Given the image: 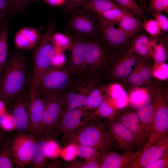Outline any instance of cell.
Segmentation results:
<instances>
[{"mask_svg":"<svg viewBox=\"0 0 168 168\" xmlns=\"http://www.w3.org/2000/svg\"><path fill=\"white\" fill-rule=\"evenodd\" d=\"M26 59L14 54L7 59L0 77V100L9 105L24 91L26 81Z\"/></svg>","mask_w":168,"mask_h":168,"instance_id":"cell-1","label":"cell"},{"mask_svg":"<svg viewBox=\"0 0 168 168\" xmlns=\"http://www.w3.org/2000/svg\"><path fill=\"white\" fill-rule=\"evenodd\" d=\"M64 138L69 143L93 147L100 151L110 150L114 146L110 134L105 124L101 122L85 124Z\"/></svg>","mask_w":168,"mask_h":168,"instance_id":"cell-2","label":"cell"},{"mask_svg":"<svg viewBox=\"0 0 168 168\" xmlns=\"http://www.w3.org/2000/svg\"><path fill=\"white\" fill-rule=\"evenodd\" d=\"M155 85L154 113L152 128L148 140L142 148L149 147L168 137L167 102L161 84L156 82Z\"/></svg>","mask_w":168,"mask_h":168,"instance_id":"cell-3","label":"cell"},{"mask_svg":"<svg viewBox=\"0 0 168 168\" xmlns=\"http://www.w3.org/2000/svg\"><path fill=\"white\" fill-rule=\"evenodd\" d=\"M55 27L54 21H51L40 40L34 54L32 78L35 85L42 76L52 67V61L55 49L51 40Z\"/></svg>","mask_w":168,"mask_h":168,"instance_id":"cell-4","label":"cell"},{"mask_svg":"<svg viewBox=\"0 0 168 168\" xmlns=\"http://www.w3.org/2000/svg\"><path fill=\"white\" fill-rule=\"evenodd\" d=\"M43 99L44 108L39 138L55 140L59 136L60 122L65 110L63 100L61 96Z\"/></svg>","mask_w":168,"mask_h":168,"instance_id":"cell-5","label":"cell"},{"mask_svg":"<svg viewBox=\"0 0 168 168\" xmlns=\"http://www.w3.org/2000/svg\"><path fill=\"white\" fill-rule=\"evenodd\" d=\"M70 77L66 72L52 67L40 78L35 85L43 99L61 96L69 86Z\"/></svg>","mask_w":168,"mask_h":168,"instance_id":"cell-6","label":"cell"},{"mask_svg":"<svg viewBox=\"0 0 168 168\" xmlns=\"http://www.w3.org/2000/svg\"><path fill=\"white\" fill-rule=\"evenodd\" d=\"M109 63V55L104 47L95 41L87 42L84 73L96 77L106 74Z\"/></svg>","mask_w":168,"mask_h":168,"instance_id":"cell-7","label":"cell"},{"mask_svg":"<svg viewBox=\"0 0 168 168\" xmlns=\"http://www.w3.org/2000/svg\"><path fill=\"white\" fill-rule=\"evenodd\" d=\"M28 84L27 98L30 131L37 139L40 136L44 104L43 98L34 84L32 77L30 78Z\"/></svg>","mask_w":168,"mask_h":168,"instance_id":"cell-8","label":"cell"},{"mask_svg":"<svg viewBox=\"0 0 168 168\" xmlns=\"http://www.w3.org/2000/svg\"><path fill=\"white\" fill-rule=\"evenodd\" d=\"M37 142L31 134L19 132L11 139V150L15 162L21 168L30 164Z\"/></svg>","mask_w":168,"mask_h":168,"instance_id":"cell-9","label":"cell"},{"mask_svg":"<svg viewBox=\"0 0 168 168\" xmlns=\"http://www.w3.org/2000/svg\"><path fill=\"white\" fill-rule=\"evenodd\" d=\"M118 54L115 57L109 56L106 75L114 80L124 82L134 69L140 56L127 50Z\"/></svg>","mask_w":168,"mask_h":168,"instance_id":"cell-10","label":"cell"},{"mask_svg":"<svg viewBox=\"0 0 168 168\" xmlns=\"http://www.w3.org/2000/svg\"><path fill=\"white\" fill-rule=\"evenodd\" d=\"M98 25L103 40L112 49H121L131 37L119 27L118 23L109 21L100 16Z\"/></svg>","mask_w":168,"mask_h":168,"instance_id":"cell-11","label":"cell"},{"mask_svg":"<svg viewBox=\"0 0 168 168\" xmlns=\"http://www.w3.org/2000/svg\"><path fill=\"white\" fill-rule=\"evenodd\" d=\"M106 127L113 142V145L125 152H134L137 146L131 133L122 123L114 120H108Z\"/></svg>","mask_w":168,"mask_h":168,"instance_id":"cell-12","label":"cell"},{"mask_svg":"<svg viewBox=\"0 0 168 168\" xmlns=\"http://www.w3.org/2000/svg\"><path fill=\"white\" fill-rule=\"evenodd\" d=\"M168 149V137L149 147L142 148L141 153L126 168H145L160 158Z\"/></svg>","mask_w":168,"mask_h":168,"instance_id":"cell-13","label":"cell"},{"mask_svg":"<svg viewBox=\"0 0 168 168\" xmlns=\"http://www.w3.org/2000/svg\"><path fill=\"white\" fill-rule=\"evenodd\" d=\"M91 111L84 107L64 110L61 119L59 130L60 133L65 137L72 134L86 121L83 117L88 116Z\"/></svg>","mask_w":168,"mask_h":168,"instance_id":"cell-14","label":"cell"},{"mask_svg":"<svg viewBox=\"0 0 168 168\" xmlns=\"http://www.w3.org/2000/svg\"><path fill=\"white\" fill-rule=\"evenodd\" d=\"M118 121L122 123L133 135L137 145L142 147L147 142L146 136L140 122L136 111H124L116 115Z\"/></svg>","mask_w":168,"mask_h":168,"instance_id":"cell-15","label":"cell"},{"mask_svg":"<svg viewBox=\"0 0 168 168\" xmlns=\"http://www.w3.org/2000/svg\"><path fill=\"white\" fill-rule=\"evenodd\" d=\"M100 152L101 168H126L141 153V151L122 153L110 150L100 151Z\"/></svg>","mask_w":168,"mask_h":168,"instance_id":"cell-16","label":"cell"},{"mask_svg":"<svg viewBox=\"0 0 168 168\" xmlns=\"http://www.w3.org/2000/svg\"><path fill=\"white\" fill-rule=\"evenodd\" d=\"M71 40L69 67L72 72L80 75L84 72L87 42L75 38Z\"/></svg>","mask_w":168,"mask_h":168,"instance_id":"cell-17","label":"cell"},{"mask_svg":"<svg viewBox=\"0 0 168 168\" xmlns=\"http://www.w3.org/2000/svg\"><path fill=\"white\" fill-rule=\"evenodd\" d=\"M24 91L14 101L12 114L15 129L19 132L26 133L30 131V123L27 96Z\"/></svg>","mask_w":168,"mask_h":168,"instance_id":"cell-18","label":"cell"},{"mask_svg":"<svg viewBox=\"0 0 168 168\" xmlns=\"http://www.w3.org/2000/svg\"><path fill=\"white\" fill-rule=\"evenodd\" d=\"M128 96V105L137 110L153 100L155 96V88L153 86L134 87Z\"/></svg>","mask_w":168,"mask_h":168,"instance_id":"cell-19","label":"cell"},{"mask_svg":"<svg viewBox=\"0 0 168 168\" xmlns=\"http://www.w3.org/2000/svg\"><path fill=\"white\" fill-rule=\"evenodd\" d=\"M38 31L32 27L26 26L20 29L15 34L14 42L19 49H28L34 47L40 41Z\"/></svg>","mask_w":168,"mask_h":168,"instance_id":"cell-20","label":"cell"},{"mask_svg":"<svg viewBox=\"0 0 168 168\" xmlns=\"http://www.w3.org/2000/svg\"><path fill=\"white\" fill-rule=\"evenodd\" d=\"M127 51L147 58H151L150 47L151 38L145 34H136L132 37Z\"/></svg>","mask_w":168,"mask_h":168,"instance_id":"cell-21","label":"cell"},{"mask_svg":"<svg viewBox=\"0 0 168 168\" xmlns=\"http://www.w3.org/2000/svg\"><path fill=\"white\" fill-rule=\"evenodd\" d=\"M105 90V95L117 109H122L128 105V95L120 84H113Z\"/></svg>","mask_w":168,"mask_h":168,"instance_id":"cell-22","label":"cell"},{"mask_svg":"<svg viewBox=\"0 0 168 168\" xmlns=\"http://www.w3.org/2000/svg\"><path fill=\"white\" fill-rule=\"evenodd\" d=\"M154 99L150 103L138 109L136 111L141 125L148 139L153 123L154 113Z\"/></svg>","mask_w":168,"mask_h":168,"instance_id":"cell-23","label":"cell"},{"mask_svg":"<svg viewBox=\"0 0 168 168\" xmlns=\"http://www.w3.org/2000/svg\"><path fill=\"white\" fill-rule=\"evenodd\" d=\"M68 25L72 29L83 34H92L95 30L93 21L86 15H76L73 16L70 20Z\"/></svg>","mask_w":168,"mask_h":168,"instance_id":"cell-24","label":"cell"},{"mask_svg":"<svg viewBox=\"0 0 168 168\" xmlns=\"http://www.w3.org/2000/svg\"><path fill=\"white\" fill-rule=\"evenodd\" d=\"M119 112V110L114 106L105 95L104 100L99 107L91 112L89 115L85 119L87 121L95 117H98L107 119L110 121H113L115 119L116 115Z\"/></svg>","mask_w":168,"mask_h":168,"instance_id":"cell-25","label":"cell"},{"mask_svg":"<svg viewBox=\"0 0 168 168\" xmlns=\"http://www.w3.org/2000/svg\"><path fill=\"white\" fill-rule=\"evenodd\" d=\"M118 24L119 27L131 37L142 28V23L139 20L128 11Z\"/></svg>","mask_w":168,"mask_h":168,"instance_id":"cell-26","label":"cell"},{"mask_svg":"<svg viewBox=\"0 0 168 168\" xmlns=\"http://www.w3.org/2000/svg\"><path fill=\"white\" fill-rule=\"evenodd\" d=\"M119 7L112 0H85L81 6L83 10H90L98 14Z\"/></svg>","mask_w":168,"mask_h":168,"instance_id":"cell-27","label":"cell"},{"mask_svg":"<svg viewBox=\"0 0 168 168\" xmlns=\"http://www.w3.org/2000/svg\"><path fill=\"white\" fill-rule=\"evenodd\" d=\"M64 110H67L84 107L87 104L88 95L83 92H70L64 98L62 97Z\"/></svg>","mask_w":168,"mask_h":168,"instance_id":"cell-28","label":"cell"},{"mask_svg":"<svg viewBox=\"0 0 168 168\" xmlns=\"http://www.w3.org/2000/svg\"><path fill=\"white\" fill-rule=\"evenodd\" d=\"M151 58L154 63L166 62L168 58L166 47L164 42L157 38H151L150 47Z\"/></svg>","mask_w":168,"mask_h":168,"instance_id":"cell-29","label":"cell"},{"mask_svg":"<svg viewBox=\"0 0 168 168\" xmlns=\"http://www.w3.org/2000/svg\"><path fill=\"white\" fill-rule=\"evenodd\" d=\"M47 140L40 138H37L30 163L33 168H42L45 165L48 159L45 151Z\"/></svg>","mask_w":168,"mask_h":168,"instance_id":"cell-30","label":"cell"},{"mask_svg":"<svg viewBox=\"0 0 168 168\" xmlns=\"http://www.w3.org/2000/svg\"><path fill=\"white\" fill-rule=\"evenodd\" d=\"M8 21L6 20L0 31V77L7 59Z\"/></svg>","mask_w":168,"mask_h":168,"instance_id":"cell-31","label":"cell"},{"mask_svg":"<svg viewBox=\"0 0 168 168\" xmlns=\"http://www.w3.org/2000/svg\"><path fill=\"white\" fill-rule=\"evenodd\" d=\"M11 139L4 142L0 147V168H12L14 164L11 150Z\"/></svg>","mask_w":168,"mask_h":168,"instance_id":"cell-32","label":"cell"},{"mask_svg":"<svg viewBox=\"0 0 168 168\" xmlns=\"http://www.w3.org/2000/svg\"><path fill=\"white\" fill-rule=\"evenodd\" d=\"M147 58L140 57L136 66L142 77L149 86H153L152 83V68L153 65Z\"/></svg>","mask_w":168,"mask_h":168,"instance_id":"cell-33","label":"cell"},{"mask_svg":"<svg viewBox=\"0 0 168 168\" xmlns=\"http://www.w3.org/2000/svg\"><path fill=\"white\" fill-rule=\"evenodd\" d=\"M102 89L99 88L92 89L88 96L87 104L84 107L90 111H93L98 108L101 104L105 97Z\"/></svg>","mask_w":168,"mask_h":168,"instance_id":"cell-34","label":"cell"},{"mask_svg":"<svg viewBox=\"0 0 168 168\" xmlns=\"http://www.w3.org/2000/svg\"><path fill=\"white\" fill-rule=\"evenodd\" d=\"M77 156L86 160L95 159L99 161L100 152L95 148L77 144Z\"/></svg>","mask_w":168,"mask_h":168,"instance_id":"cell-35","label":"cell"},{"mask_svg":"<svg viewBox=\"0 0 168 168\" xmlns=\"http://www.w3.org/2000/svg\"><path fill=\"white\" fill-rule=\"evenodd\" d=\"M51 40L56 50L63 51L69 49L71 45V39L62 33H54L52 36Z\"/></svg>","mask_w":168,"mask_h":168,"instance_id":"cell-36","label":"cell"},{"mask_svg":"<svg viewBox=\"0 0 168 168\" xmlns=\"http://www.w3.org/2000/svg\"><path fill=\"white\" fill-rule=\"evenodd\" d=\"M127 11L119 7L112 8L100 13L98 15L106 20L118 23Z\"/></svg>","mask_w":168,"mask_h":168,"instance_id":"cell-37","label":"cell"},{"mask_svg":"<svg viewBox=\"0 0 168 168\" xmlns=\"http://www.w3.org/2000/svg\"><path fill=\"white\" fill-rule=\"evenodd\" d=\"M122 8L133 14L143 17V13L141 8L138 5L135 0H112Z\"/></svg>","mask_w":168,"mask_h":168,"instance_id":"cell-38","label":"cell"},{"mask_svg":"<svg viewBox=\"0 0 168 168\" xmlns=\"http://www.w3.org/2000/svg\"><path fill=\"white\" fill-rule=\"evenodd\" d=\"M124 82L133 88L137 86H149L146 82L137 68L136 65L133 71Z\"/></svg>","mask_w":168,"mask_h":168,"instance_id":"cell-39","label":"cell"},{"mask_svg":"<svg viewBox=\"0 0 168 168\" xmlns=\"http://www.w3.org/2000/svg\"><path fill=\"white\" fill-rule=\"evenodd\" d=\"M62 149L55 140H47L45 145V151L47 158H58L60 156Z\"/></svg>","mask_w":168,"mask_h":168,"instance_id":"cell-40","label":"cell"},{"mask_svg":"<svg viewBox=\"0 0 168 168\" xmlns=\"http://www.w3.org/2000/svg\"><path fill=\"white\" fill-rule=\"evenodd\" d=\"M168 64L166 63H154L152 68L153 77L159 80H165L168 78Z\"/></svg>","mask_w":168,"mask_h":168,"instance_id":"cell-41","label":"cell"},{"mask_svg":"<svg viewBox=\"0 0 168 168\" xmlns=\"http://www.w3.org/2000/svg\"><path fill=\"white\" fill-rule=\"evenodd\" d=\"M142 28L153 38H157L162 33V31L154 19L144 20L142 24Z\"/></svg>","mask_w":168,"mask_h":168,"instance_id":"cell-42","label":"cell"},{"mask_svg":"<svg viewBox=\"0 0 168 168\" xmlns=\"http://www.w3.org/2000/svg\"><path fill=\"white\" fill-rule=\"evenodd\" d=\"M147 10L152 14L163 12L168 14V0H151Z\"/></svg>","mask_w":168,"mask_h":168,"instance_id":"cell-43","label":"cell"},{"mask_svg":"<svg viewBox=\"0 0 168 168\" xmlns=\"http://www.w3.org/2000/svg\"><path fill=\"white\" fill-rule=\"evenodd\" d=\"M60 156L66 161H71L74 159L77 156V144L70 143L65 147L62 149Z\"/></svg>","mask_w":168,"mask_h":168,"instance_id":"cell-44","label":"cell"},{"mask_svg":"<svg viewBox=\"0 0 168 168\" xmlns=\"http://www.w3.org/2000/svg\"><path fill=\"white\" fill-rule=\"evenodd\" d=\"M0 125L5 131H10L15 129L12 115L7 113L1 117Z\"/></svg>","mask_w":168,"mask_h":168,"instance_id":"cell-45","label":"cell"},{"mask_svg":"<svg viewBox=\"0 0 168 168\" xmlns=\"http://www.w3.org/2000/svg\"><path fill=\"white\" fill-rule=\"evenodd\" d=\"M168 149L160 158L148 165L145 168H168Z\"/></svg>","mask_w":168,"mask_h":168,"instance_id":"cell-46","label":"cell"},{"mask_svg":"<svg viewBox=\"0 0 168 168\" xmlns=\"http://www.w3.org/2000/svg\"><path fill=\"white\" fill-rule=\"evenodd\" d=\"M154 19L157 23L162 31L167 32L168 31V19L161 13H152Z\"/></svg>","mask_w":168,"mask_h":168,"instance_id":"cell-47","label":"cell"},{"mask_svg":"<svg viewBox=\"0 0 168 168\" xmlns=\"http://www.w3.org/2000/svg\"><path fill=\"white\" fill-rule=\"evenodd\" d=\"M66 61V56L63 51L55 49L52 61V66L55 68L60 67L64 64Z\"/></svg>","mask_w":168,"mask_h":168,"instance_id":"cell-48","label":"cell"},{"mask_svg":"<svg viewBox=\"0 0 168 168\" xmlns=\"http://www.w3.org/2000/svg\"><path fill=\"white\" fill-rule=\"evenodd\" d=\"M11 9L10 0H0V26L7 14Z\"/></svg>","mask_w":168,"mask_h":168,"instance_id":"cell-49","label":"cell"},{"mask_svg":"<svg viewBox=\"0 0 168 168\" xmlns=\"http://www.w3.org/2000/svg\"><path fill=\"white\" fill-rule=\"evenodd\" d=\"M12 9L18 11H24L29 3L35 0H10Z\"/></svg>","mask_w":168,"mask_h":168,"instance_id":"cell-50","label":"cell"},{"mask_svg":"<svg viewBox=\"0 0 168 168\" xmlns=\"http://www.w3.org/2000/svg\"><path fill=\"white\" fill-rule=\"evenodd\" d=\"M85 0H67L64 4V8L67 11L73 10L81 7Z\"/></svg>","mask_w":168,"mask_h":168,"instance_id":"cell-51","label":"cell"},{"mask_svg":"<svg viewBox=\"0 0 168 168\" xmlns=\"http://www.w3.org/2000/svg\"><path fill=\"white\" fill-rule=\"evenodd\" d=\"M47 3L53 6H59L64 4L67 0H43Z\"/></svg>","mask_w":168,"mask_h":168,"instance_id":"cell-52","label":"cell"},{"mask_svg":"<svg viewBox=\"0 0 168 168\" xmlns=\"http://www.w3.org/2000/svg\"><path fill=\"white\" fill-rule=\"evenodd\" d=\"M5 103L0 100V117L7 113Z\"/></svg>","mask_w":168,"mask_h":168,"instance_id":"cell-53","label":"cell"},{"mask_svg":"<svg viewBox=\"0 0 168 168\" xmlns=\"http://www.w3.org/2000/svg\"><path fill=\"white\" fill-rule=\"evenodd\" d=\"M147 0H139L141 4L145 11L147 10Z\"/></svg>","mask_w":168,"mask_h":168,"instance_id":"cell-54","label":"cell"},{"mask_svg":"<svg viewBox=\"0 0 168 168\" xmlns=\"http://www.w3.org/2000/svg\"><path fill=\"white\" fill-rule=\"evenodd\" d=\"M3 133L0 129V147L2 145L3 142L4 135Z\"/></svg>","mask_w":168,"mask_h":168,"instance_id":"cell-55","label":"cell"}]
</instances>
